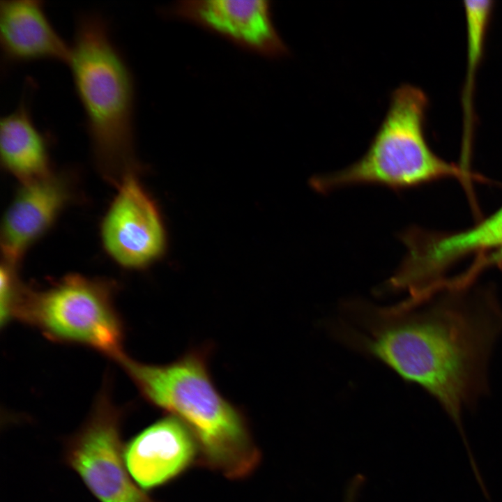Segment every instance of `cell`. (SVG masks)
Here are the masks:
<instances>
[{"label": "cell", "mask_w": 502, "mask_h": 502, "mask_svg": "<svg viewBox=\"0 0 502 502\" xmlns=\"http://www.w3.org/2000/svg\"><path fill=\"white\" fill-rule=\"evenodd\" d=\"M365 312L358 328L344 327L343 339L433 396L472 457L462 413L487 390V364L502 328L497 301L487 294H452Z\"/></svg>", "instance_id": "cell-1"}, {"label": "cell", "mask_w": 502, "mask_h": 502, "mask_svg": "<svg viewBox=\"0 0 502 502\" xmlns=\"http://www.w3.org/2000/svg\"><path fill=\"white\" fill-rule=\"evenodd\" d=\"M206 349L165 365L125 356L121 363L146 401L185 424L195 436L199 463L238 480L251 474L261 454L241 410L216 388Z\"/></svg>", "instance_id": "cell-2"}, {"label": "cell", "mask_w": 502, "mask_h": 502, "mask_svg": "<svg viewBox=\"0 0 502 502\" xmlns=\"http://www.w3.org/2000/svg\"><path fill=\"white\" fill-rule=\"evenodd\" d=\"M67 65L96 163L107 173L131 171L135 83L109 24L100 13L78 14Z\"/></svg>", "instance_id": "cell-3"}, {"label": "cell", "mask_w": 502, "mask_h": 502, "mask_svg": "<svg viewBox=\"0 0 502 502\" xmlns=\"http://www.w3.org/2000/svg\"><path fill=\"white\" fill-rule=\"evenodd\" d=\"M427 99L419 88L402 84L393 93L388 112L365 154L338 172L313 176L321 193L355 185L394 190L416 186L458 170L436 156L427 143L424 121Z\"/></svg>", "instance_id": "cell-4"}, {"label": "cell", "mask_w": 502, "mask_h": 502, "mask_svg": "<svg viewBox=\"0 0 502 502\" xmlns=\"http://www.w3.org/2000/svg\"><path fill=\"white\" fill-rule=\"evenodd\" d=\"M105 282L69 275L39 291L24 289L16 318L51 340L83 344L120 361L123 332Z\"/></svg>", "instance_id": "cell-5"}, {"label": "cell", "mask_w": 502, "mask_h": 502, "mask_svg": "<svg viewBox=\"0 0 502 502\" xmlns=\"http://www.w3.org/2000/svg\"><path fill=\"white\" fill-rule=\"evenodd\" d=\"M121 419L109 397L100 396L84 425L66 441L65 461L100 502H155L128 471Z\"/></svg>", "instance_id": "cell-6"}, {"label": "cell", "mask_w": 502, "mask_h": 502, "mask_svg": "<svg viewBox=\"0 0 502 502\" xmlns=\"http://www.w3.org/2000/svg\"><path fill=\"white\" fill-rule=\"evenodd\" d=\"M131 171L124 174L101 226L109 255L128 268L143 267L160 255L165 246L162 221L153 201Z\"/></svg>", "instance_id": "cell-7"}, {"label": "cell", "mask_w": 502, "mask_h": 502, "mask_svg": "<svg viewBox=\"0 0 502 502\" xmlns=\"http://www.w3.org/2000/svg\"><path fill=\"white\" fill-rule=\"evenodd\" d=\"M123 455L133 480L142 488L151 489L199 462V450L188 427L167 415L130 439L124 446Z\"/></svg>", "instance_id": "cell-8"}, {"label": "cell", "mask_w": 502, "mask_h": 502, "mask_svg": "<svg viewBox=\"0 0 502 502\" xmlns=\"http://www.w3.org/2000/svg\"><path fill=\"white\" fill-rule=\"evenodd\" d=\"M170 12L263 55L278 56L287 52L267 1H183Z\"/></svg>", "instance_id": "cell-9"}, {"label": "cell", "mask_w": 502, "mask_h": 502, "mask_svg": "<svg viewBox=\"0 0 502 502\" xmlns=\"http://www.w3.org/2000/svg\"><path fill=\"white\" fill-rule=\"evenodd\" d=\"M0 47L6 67L40 61L67 63L70 51L38 0L0 1Z\"/></svg>", "instance_id": "cell-10"}, {"label": "cell", "mask_w": 502, "mask_h": 502, "mask_svg": "<svg viewBox=\"0 0 502 502\" xmlns=\"http://www.w3.org/2000/svg\"><path fill=\"white\" fill-rule=\"evenodd\" d=\"M68 198L66 184L50 174L23 183L2 222L1 246L6 261L16 263L50 227Z\"/></svg>", "instance_id": "cell-11"}, {"label": "cell", "mask_w": 502, "mask_h": 502, "mask_svg": "<svg viewBox=\"0 0 502 502\" xmlns=\"http://www.w3.org/2000/svg\"><path fill=\"white\" fill-rule=\"evenodd\" d=\"M404 264L409 273L421 282H433L441 266L463 254L481 250H497L502 256V206L473 228L429 241L418 231L408 238Z\"/></svg>", "instance_id": "cell-12"}, {"label": "cell", "mask_w": 502, "mask_h": 502, "mask_svg": "<svg viewBox=\"0 0 502 502\" xmlns=\"http://www.w3.org/2000/svg\"><path fill=\"white\" fill-rule=\"evenodd\" d=\"M33 86L29 79L17 106L0 120L1 163L23 183L50 173L47 138L36 126L31 112Z\"/></svg>", "instance_id": "cell-13"}, {"label": "cell", "mask_w": 502, "mask_h": 502, "mask_svg": "<svg viewBox=\"0 0 502 502\" xmlns=\"http://www.w3.org/2000/svg\"><path fill=\"white\" fill-rule=\"evenodd\" d=\"M464 8L466 25L468 75L464 93L466 118L470 117V96L473 86V73L479 63L482 52L491 10L492 1L489 0L464 1Z\"/></svg>", "instance_id": "cell-14"}, {"label": "cell", "mask_w": 502, "mask_h": 502, "mask_svg": "<svg viewBox=\"0 0 502 502\" xmlns=\"http://www.w3.org/2000/svg\"><path fill=\"white\" fill-rule=\"evenodd\" d=\"M6 261L0 273V321L7 324L16 317V313L24 289L20 284L13 266Z\"/></svg>", "instance_id": "cell-15"}, {"label": "cell", "mask_w": 502, "mask_h": 502, "mask_svg": "<svg viewBox=\"0 0 502 502\" xmlns=\"http://www.w3.org/2000/svg\"><path fill=\"white\" fill-rule=\"evenodd\" d=\"M365 482L361 474L356 475L348 483L343 502H356L359 491Z\"/></svg>", "instance_id": "cell-16"}]
</instances>
